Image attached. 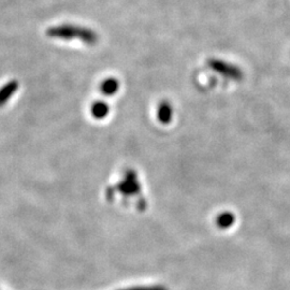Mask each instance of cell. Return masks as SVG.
<instances>
[{
	"instance_id": "7a4b0ae2",
	"label": "cell",
	"mask_w": 290,
	"mask_h": 290,
	"mask_svg": "<svg viewBox=\"0 0 290 290\" xmlns=\"http://www.w3.org/2000/svg\"><path fill=\"white\" fill-rule=\"evenodd\" d=\"M158 117L163 123H169L171 118H172V108H171V106H169L168 103H163L159 107Z\"/></svg>"
},
{
	"instance_id": "6da1fadb",
	"label": "cell",
	"mask_w": 290,
	"mask_h": 290,
	"mask_svg": "<svg viewBox=\"0 0 290 290\" xmlns=\"http://www.w3.org/2000/svg\"><path fill=\"white\" fill-rule=\"evenodd\" d=\"M236 221L235 215L231 213V212H222L216 218V225L218 226L220 229H228L234 226Z\"/></svg>"
},
{
	"instance_id": "3957f363",
	"label": "cell",
	"mask_w": 290,
	"mask_h": 290,
	"mask_svg": "<svg viewBox=\"0 0 290 290\" xmlns=\"http://www.w3.org/2000/svg\"><path fill=\"white\" fill-rule=\"evenodd\" d=\"M101 89H102V91L105 92L106 95H113V94H115V91L118 90V84L116 81L111 79V80H108L103 83Z\"/></svg>"
},
{
	"instance_id": "277c9868",
	"label": "cell",
	"mask_w": 290,
	"mask_h": 290,
	"mask_svg": "<svg viewBox=\"0 0 290 290\" xmlns=\"http://www.w3.org/2000/svg\"><path fill=\"white\" fill-rule=\"evenodd\" d=\"M91 112H92V114H94L95 117L102 118L103 116L107 115L109 110H108L107 105H105V103L98 102V103H95L94 107L91 108Z\"/></svg>"
}]
</instances>
